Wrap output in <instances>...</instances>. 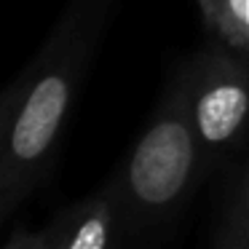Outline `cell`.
<instances>
[{
    "label": "cell",
    "instance_id": "cell-1",
    "mask_svg": "<svg viewBox=\"0 0 249 249\" xmlns=\"http://www.w3.org/2000/svg\"><path fill=\"white\" fill-rule=\"evenodd\" d=\"M190 131L179 121H161L137 145L129 169L131 188L147 204H166L182 190L190 174Z\"/></svg>",
    "mask_w": 249,
    "mask_h": 249
},
{
    "label": "cell",
    "instance_id": "cell-2",
    "mask_svg": "<svg viewBox=\"0 0 249 249\" xmlns=\"http://www.w3.org/2000/svg\"><path fill=\"white\" fill-rule=\"evenodd\" d=\"M70 89L62 75H46L27 97L11 131V150L19 161H35L49 150L65 115Z\"/></svg>",
    "mask_w": 249,
    "mask_h": 249
},
{
    "label": "cell",
    "instance_id": "cell-3",
    "mask_svg": "<svg viewBox=\"0 0 249 249\" xmlns=\"http://www.w3.org/2000/svg\"><path fill=\"white\" fill-rule=\"evenodd\" d=\"M249 110V94L241 83H217L196 107V124L206 142H222L241 126Z\"/></svg>",
    "mask_w": 249,
    "mask_h": 249
},
{
    "label": "cell",
    "instance_id": "cell-4",
    "mask_svg": "<svg viewBox=\"0 0 249 249\" xmlns=\"http://www.w3.org/2000/svg\"><path fill=\"white\" fill-rule=\"evenodd\" d=\"M110 236V209L94 204L83 212L70 233L56 244V249H105Z\"/></svg>",
    "mask_w": 249,
    "mask_h": 249
},
{
    "label": "cell",
    "instance_id": "cell-5",
    "mask_svg": "<svg viewBox=\"0 0 249 249\" xmlns=\"http://www.w3.org/2000/svg\"><path fill=\"white\" fill-rule=\"evenodd\" d=\"M217 33L236 49H249V0H225Z\"/></svg>",
    "mask_w": 249,
    "mask_h": 249
},
{
    "label": "cell",
    "instance_id": "cell-6",
    "mask_svg": "<svg viewBox=\"0 0 249 249\" xmlns=\"http://www.w3.org/2000/svg\"><path fill=\"white\" fill-rule=\"evenodd\" d=\"M222 8H225V0H201V11H204L206 22L212 27H217V22L222 17Z\"/></svg>",
    "mask_w": 249,
    "mask_h": 249
},
{
    "label": "cell",
    "instance_id": "cell-7",
    "mask_svg": "<svg viewBox=\"0 0 249 249\" xmlns=\"http://www.w3.org/2000/svg\"><path fill=\"white\" fill-rule=\"evenodd\" d=\"M8 249H49L46 247V238H35V236H19L17 241Z\"/></svg>",
    "mask_w": 249,
    "mask_h": 249
}]
</instances>
